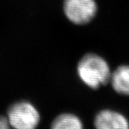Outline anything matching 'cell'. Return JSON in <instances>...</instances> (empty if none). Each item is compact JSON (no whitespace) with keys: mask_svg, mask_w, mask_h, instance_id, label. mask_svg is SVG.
I'll return each mask as SVG.
<instances>
[{"mask_svg":"<svg viewBox=\"0 0 129 129\" xmlns=\"http://www.w3.org/2000/svg\"><path fill=\"white\" fill-rule=\"evenodd\" d=\"M78 75L87 86L97 89L108 83L111 78L109 65L101 56L88 54L80 60Z\"/></svg>","mask_w":129,"mask_h":129,"instance_id":"1","label":"cell"},{"mask_svg":"<svg viewBox=\"0 0 129 129\" xmlns=\"http://www.w3.org/2000/svg\"><path fill=\"white\" fill-rule=\"evenodd\" d=\"M5 117L13 129H37L41 119L37 108L26 101L12 104Z\"/></svg>","mask_w":129,"mask_h":129,"instance_id":"2","label":"cell"},{"mask_svg":"<svg viewBox=\"0 0 129 129\" xmlns=\"http://www.w3.org/2000/svg\"><path fill=\"white\" fill-rule=\"evenodd\" d=\"M63 8L67 18L76 24L88 23L97 12L95 0H64Z\"/></svg>","mask_w":129,"mask_h":129,"instance_id":"3","label":"cell"},{"mask_svg":"<svg viewBox=\"0 0 129 129\" xmlns=\"http://www.w3.org/2000/svg\"><path fill=\"white\" fill-rule=\"evenodd\" d=\"M95 129H129V122L124 115L116 111L104 110L95 116Z\"/></svg>","mask_w":129,"mask_h":129,"instance_id":"4","label":"cell"},{"mask_svg":"<svg viewBox=\"0 0 129 129\" xmlns=\"http://www.w3.org/2000/svg\"><path fill=\"white\" fill-rule=\"evenodd\" d=\"M113 89L120 94L129 95V65H121L111 75Z\"/></svg>","mask_w":129,"mask_h":129,"instance_id":"5","label":"cell"},{"mask_svg":"<svg viewBox=\"0 0 129 129\" xmlns=\"http://www.w3.org/2000/svg\"><path fill=\"white\" fill-rule=\"evenodd\" d=\"M50 129H83V124L77 115L64 113L53 120Z\"/></svg>","mask_w":129,"mask_h":129,"instance_id":"6","label":"cell"},{"mask_svg":"<svg viewBox=\"0 0 129 129\" xmlns=\"http://www.w3.org/2000/svg\"><path fill=\"white\" fill-rule=\"evenodd\" d=\"M0 129H13L10 125L5 116H0Z\"/></svg>","mask_w":129,"mask_h":129,"instance_id":"7","label":"cell"}]
</instances>
